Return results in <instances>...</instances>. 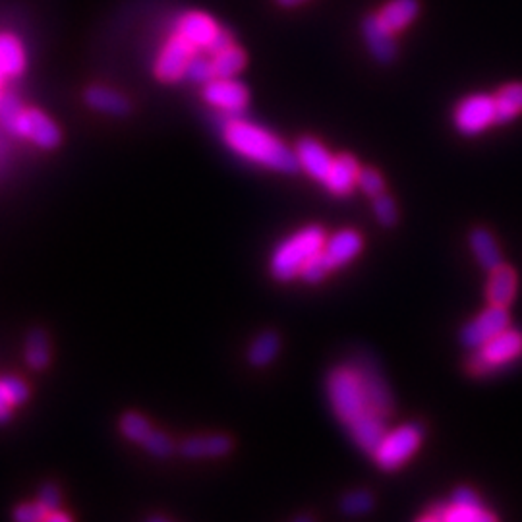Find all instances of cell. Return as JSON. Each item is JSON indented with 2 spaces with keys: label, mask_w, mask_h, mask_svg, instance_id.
Listing matches in <instances>:
<instances>
[{
  "label": "cell",
  "mask_w": 522,
  "mask_h": 522,
  "mask_svg": "<svg viewBox=\"0 0 522 522\" xmlns=\"http://www.w3.org/2000/svg\"><path fill=\"white\" fill-rule=\"evenodd\" d=\"M225 146L252 165L279 174L300 172L295 147L287 146L271 130L246 121L241 115H225L221 124Z\"/></svg>",
  "instance_id": "1"
},
{
  "label": "cell",
  "mask_w": 522,
  "mask_h": 522,
  "mask_svg": "<svg viewBox=\"0 0 522 522\" xmlns=\"http://www.w3.org/2000/svg\"><path fill=\"white\" fill-rule=\"evenodd\" d=\"M325 393H328L335 418L344 428L351 426L356 418L368 415V412H376L369 407L362 374L354 360L336 364L329 369L328 377H325Z\"/></svg>",
  "instance_id": "2"
},
{
  "label": "cell",
  "mask_w": 522,
  "mask_h": 522,
  "mask_svg": "<svg viewBox=\"0 0 522 522\" xmlns=\"http://www.w3.org/2000/svg\"><path fill=\"white\" fill-rule=\"evenodd\" d=\"M325 241H328V233L321 225H308L282 238L269 256V275L277 282L300 279L302 267L321 252Z\"/></svg>",
  "instance_id": "3"
},
{
  "label": "cell",
  "mask_w": 522,
  "mask_h": 522,
  "mask_svg": "<svg viewBox=\"0 0 522 522\" xmlns=\"http://www.w3.org/2000/svg\"><path fill=\"white\" fill-rule=\"evenodd\" d=\"M423 438H426V428L420 422H402L395 428H387L369 456L379 471L397 472L420 451Z\"/></svg>",
  "instance_id": "4"
},
{
  "label": "cell",
  "mask_w": 522,
  "mask_h": 522,
  "mask_svg": "<svg viewBox=\"0 0 522 522\" xmlns=\"http://www.w3.org/2000/svg\"><path fill=\"white\" fill-rule=\"evenodd\" d=\"M522 356V333L505 329L466 356L464 368L474 377L492 376Z\"/></svg>",
  "instance_id": "5"
},
{
  "label": "cell",
  "mask_w": 522,
  "mask_h": 522,
  "mask_svg": "<svg viewBox=\"0 0 522 522\" xmlns=\"http://www.w3.org/2000/svg\"><path fill=\"white\" fill-rule=\"evenodd\" d=\"M495 124L494 95L474 93L455 107L453 126L464 138H474Z\"/></svg>",
  "instance_id": "6"
},
{
  "label": "cell",
  "mask_w": 522,
  "mask_h": 522,
  "mask_svg": "<svg viewBox=\"0 0 522 522\" xmlns=\"http://www.w3.org/2000/svg\"><path fill=\"white\" fill-rule=\"evenodd\" d=\"M195 52L200 51L188 39H184L178 31H172L165 45L161 47L154 64L155 78L162 83L182 82L186 78V68Z\"/></svg>",
  "instance_id": "7"
},
{
  "label": "cell",
  "mask_w": 522,
  "mask_h": 522,
  "mask_svg": "<svg viewBox=\"0 0 522 522\" xmlns=\"http://www.w3.org/2000/svg\"><path fill=\"white\" fill-rule=\"evenodd\" d=\"M510 328V315L505 306H494L489 304L486 310L476 315L474 320L466 321L459 331V341L466 351H476L495 335L503 333Z\"/></svg>",
  "instance_id": "8"
},
{
  "label": "cell",
  "mask_w": 522,
  "mask_h": 522,
  "mask_svg": "<svg viewBox=\"0 0 522 522\" xmlns=\"http://www.w3.org/2000/svg\"><path fill=\"white\" fill-rule=\"evenodd\" d=\"M202 99L223 115H242L252 95L248 85L236 78H213L202 85Z\"/></svg>",
  "instance_id": "9"
},
{
  "label": "cell",
  "mask_w": 522,
  "mask_h": 522,
  "mask_svg": "<svg viewBox=\"0 0 522 522\" xmlns=\"http://www.w3.org/2000/svg\"><path fill=\"white\" fill-rule=\"evenodd\" d=\"M8 132L29 139L31 144H36L41 149H54L60 144L59 126L47 115L37 111V108H21V113L16 116Z\"/></svg>",
  "instance_id": "10"
},
{
  "label": "cell",
  "mask_w": 522,
  "mask_h": 522,
  "mask_svg": "<svg viewBox=\"0 0 522 522\" xmlns=\"http://www.w3.org/2000/svg\"><path fill=\"white\" fill-rule=\"evenodd\" d=\"M356 362L358 369L362 374V382L368 393L369 407H372L379 415L391 418L395 415V397L391 393V387L387 384V379L384 376L382 369H379L377 362L374 358H369L366 354H358L352 358Z\"/></svg>",
  "instance_id": "11"
},
{
  "label": "cell",
  "mask_w": 522,
  "mask_h": 522,
  "mask_svg": "<svg viewBox=\"0 0 522 522\" xmlns=\"http://www.w3.org/2000/svg\"><path fill=\"white\" fill-rule=\"evenodd\" d=\"M362 252L364 236L360 231H356V228H341V231L333 233L331 236H328V241H325L321 248L325 264L329 265L333 273L346 265H351Z\"/></svg>",
  "instance_id": "12"
},
{
  "label": "cell",
  "mask_w": 522,
  "mask_h": 522,
  "mask_svg": "<svg viewBox=\"0 0 522 522\" xmlns=\"http://www.w3.org/2000/svg\"><path fill=\"white\" fill-rule=\"evenodd\" d=\"M234 451V441L226 433L190 435L178 443V455L186 461L225 459Z\"/></svg>",
  "instance_id": "13"
},
{
  "label": "cell",
  "mask_w": 522,
  "mask_h": 522,
  "mask_svg": "<svg viewBox=\"0 0 522 522\" xmlns=\"http://www.w3.org/2000/svg\"><path fill=\"white\" fill-rule=\"evenodd\" d=\"M362 37L368 52L377 64L389 67L397 60L399 47L395 43V34L384 26V21L377 18V14L366 16L362 21Z\"/></svg>",
  "instance_id": "14"
},
{
  "label": "cell",
  "mask_w": 522,
  "mask_h": 522,
  "mask_svg": "<svg viewBox=\"0 0 522 522\" xmlns=\"http://www.w3.org/2000/svg\"><path fill=\"white\" fill-rule=\"evenodd\" d=\"M295 154L300 170L306 172L312 180L320 184L328 177L335 159L331 151L325 147L320 139H315L312 136H304L297 141Z\"/></svg>",
  "instance_id": "15"
},
{
  "label": "cell",
  "mask_w": 522,
  "mask_h": 522,
  "mask_svg": "<svg viewBox=\"0 0 522 522\" xmlns=\"http://www.w3.org/2000/svg\"><path fill=\"white\" fill-rule=\"evenodd\" d=\"M174 31H178L184 39H188L200 52H208L213 39L221 31V26L217 24L213 16L200 12V10H190L177 20Z\"/></svg>",
  "instance_id": "16"
},
{
  "label": "cell",
  "mask_w": 522,
  "mask_h": 522,
  "mask_svg": "<svg viewBox=\"0 0 522 522\" xmlns=\"http://www.w3.org/2000/svg\"><path fill=\"white\" fill-rule=\"evenodd\" d=\"M362 165L351 154L335 155L333 165L328 177L321 182V186L328 190L335 198H348L358 188V174Z\"/></svg>",
  "instance_id": "17"
},
{
  "label": "cell",
  "mask_w": 522,
  "mask_h": 522,
  "mask_svg": "<svg viewBox=\"0 0 522 522\" xmlns=\"http://www.w3.org/2000/svg\"><path fill=\"white\" fill-rule=\"evenodd\" d=\"M389 420L379 415V412H368V415L356 418L351 426H346V433L351 435L352 443L366 455H372L377 443L387 431Z\"/></svg>",
  "instance_id": "18"
},
{
  "label": "cell",
  "mask_w": 522,
  "mask_h": 522,
  "mask_svg": "<svg viewBox=\"0 0 522 522\" xmlns=\"http://www.w3.org/2000/svg\"><path fill=\"white\" fill-rule=\"evenodd\" d=\"M469 246L478 261V265H480L486 273L497 269L499 265H503L502 248H499L495 236L489 228L474 226L469 233Z\"/></svg>",
  "instance_id": "19"
},
{
  "label": "cell",
  "mask_w": 522,
  "mask_h": 522,
  "mask_svg": "<svg viewBox=\"0 0 522 522\" xmlns=\"http://www.w3.org/2000/svg\"><path fill=\"white\" fill-rule=\"evenodd\" d=\"M517 271L509 265H499L489 271V279L486 285V300L494 306L509 308L510 302L517 297Z\"/></svg>",
  "instance_id": "20"
},
{
  "label": "cell",
  "mask_w": 522,
  "mask_h": 522,
  "mask_svg": "<svg viewBox=\"0 0 522 522\" xmlns=\"http://www.w3.org/2000/svg\"><path fill=\"white\" fill-rule=\"evenodd\" d=\"M281 348L282 339L275 329L259 331L246 348V362L256 369L269 368L279 358Z\"/></svg>",
  "instance_id": "21"
},
{
  "label": "cell",
  "mask_w": 522,
  "mask_h": 522,
  "mask_svg": "<svg viewBox=\"0 0 522 522\" xmlns=\"http://www.w3.org/2000/svg\"><path fill=\"white\" fill-rule=\"evenodd\" d=\"M420 16V0H387L377 12V18L384 21L387 29L400 34L412 26Z\"/></svg>",
  "instance_id": "22"
},
{
  "label": "cell",
  "mask_w": 522,
  "mask_h": 522,
  "mask_svg": "<svg viewBox=\"0 0 522 522\" xmlns=\"http://www.w3.org/2000/svg\"><path fill=\"white\" fill-rule=\"evenodd\" d=\"M85 103L97 113H103L108 116H126L130 113L128 97L121 91H115L111 87L105 85H93L85 91Z\"/></svg>",
  "instance_id": "23"
},
{
  "label": "cell",
  "mask_w": 522,
  "mask_h": 522,
  "mask_svg": "<svg viewBox=\"0 0 522 522\" xmlns=\"http://www.w3.org/2000/svg\"><path fill=\"white\" fill-rule=\"evenodd\" d=\"M26 70V51L12 34H0V74L4 78H18Z\"/></svg>",
  "instance_id": "24"
},
{
  "label": "cell",
  "mask_w": 522,
  "mask_h": 522,
  "mask_svg": "<svg viewBox=\"0 0 522 522\" xmlns=\"http://www.w3.org/2000/svg\"><path fill=\"white\" fill-rule=\"evenodd\" d=\"M495 103V124L513 123L518 115H522V83H507L499 87L494 95Z\"/></svg>",
  "instance_id": "25"
},
{
  "label": "cell",
  "mask_w": 522,
  "mask_h": 522,
  "mask_svg": "<svg viewBox=\"0 0 522 522\" xmlns=\"http://www.w3.org/2000/svg\"><path fill=\"white\" fill-rule=\"evenodd\" d=\"M213 64L215 78H236L248 64V54L242 47H238L236 43L231 47H226L219 52L210 54Z\"/></svg>",
  "instance_id": "26"
},
{
  "label": "cell",
  "mask_w": 522,
  "mask_h": 522,
  "mask_svg": "<svg viewBox=\"0 0 522 522\" xmlns=\"http://www.w3.org/2000/svg\"><path fill=\"white\" fill-rule=\"evenodd\" d=\"M376 509V495L369 492V489H352V492H346L339 499V510L344 517L351 518H360L372 515Z\"/></svg>",
  "instance_id": "27"
},
{
  "label": "cell",
  "mask_w": 522,
  "mask_h": 522,
  "mask_svg": "<svg viewBox=\"0 0 522 522\" xmlns=\"http://www.w3.org/2000/svg\"><path fill=\"white\" fill-rule=\"evenodd\" d=\"M118 430H121V435L126 441L141 445L151 433V430H154V426H151V422L144 415H139L136 410H128L118 420Z\"/></svg>",
  "instance_id": "28"
},
{
  "label": "cell",
  "mask_w": 522,
  "mask_h": 522,
  "mask_svg": "<svg viewBox=\"0 0 522 522\" xmlns=\"http://www.w3.org/2000/svg\"><path fill=\"white\" fill-rule=\"evenodd\" d=\"M26 360L34 369H43L49 364L51 351H49V341H47L45 333L34 331L28 336Z\"/></svg>",
  "instance_id": "29"
},
{
  "label": "cell",
  "mask_w": 522,
  "mask_h": 522,
  "mask_svg": "<svg viewBox=\"0 0 522 522\" xmlns=\"http://www.w3.org/2000/svg\"><path fill=\"white\" fill-rule=\"evenodd\" d=\"M372 211L379 226L395 228L399 225V205L393 195H389L387 192L376 195L372 200Z\"/></svg>",
  "instance_id": "30"
},
{
  "label": "cell",
  "mask_w": 522,
  "mask_h": 522,
  "mask_svg": "<svg viewBox=\"0 0 522 522\" xmlns=\"http://www.w3.org/2000/svg\"><path fill=\"white\" fill-rule=\"evenodd\" d=\"M141 447H144L151 456H155V459H169L174 453H178V445L174 443L170 435L155 428L151 430L146 441L141 443Z\"/></svg>",
  "instance_id": "31"
},
{
  "label": "cell",
  "mask_w": 522,
  "mask_h": 522,
  "mask_svg": "<svg viewBox=\"0 0 522 522\" xmlns=\"http://www.w3.org/2000/svg\"><path fill=\"white\" fill-rule=\"evenodd\" d=\"M358 190H360L366 198L374 200L376 195L387 190L385 177L374 167H362L360 174H358Z\"/></svg>",
  "instance_id": "32"
},
{
  "label": "cell",
  "mask_w": 522,
  "mask_h": 522,
  "mask_svg": "<svg viewBox=\"0 0 522 522\" xmlns=\"http://www.w3.org/2000/svg\"><path fill=\"white\" fill-rule=\"evenodd\" d=\"M213 78H215V74H213L211 57H203V54L195 52L192 57V60H190V64H188L186 78H184V80L203 85V83H208Z\"/></svg>",
  "instance_id": "33"
},
{
  "label": "cell",
  "mask_w": 522,
  "mask_h": 522,
  "mask_svg": "<svg viewBox=\"0 0 522 522\" xmlns=\"http://www.w3.org/2000/svg\"><path fill=\"white\" fill-rule=\"evenodd\" d=\"M333 273V271L329 269V265L325 264V259L320 254H315L306 265L302 267V273H300V279L304 282H308V285H320V282H323L325 279H328L329 275Z\"/></svg>",
  "instance_id": "34"
},
{
  "label": "cell",
  "mask_w": 522,
  "mask_h": 522,
  "mask_svg": "<svg viewBox=\"0 0 522 522\" xmlns=\"http://www.w3.org/2000/svg\"><path fill=\"white\" fill-rule=\"evenodd\" d=\"M0 389H3V393L6 395V399L12 402V407H18V405H24V402L28 400V387L26 384L21 382L20 377H3L0 379Z\"/></svg>",
  "instance_id": "35"
},
{
  "label": "cell",
  "mask_w": 522,
  "mask_h": 522,
  "mask_svg": "<svg viewBox=\"0 0 522 522\" xmlns=\"http://www.w3.org/2000/svg\"><path fill=\"white\" fill-rule=\"evenodd\" d=\"M49 510L43 507L39 502L31 503V505H21L16 509L14 518L20 522H39V520H47Z\"/></svg>",
  "instance_id": "36"
},
{
  "label": "cell",
  "mask_w": 522,
  "mask_h": 522,
  "mask_svg": "<svg viewBox=\"0 0 522 522\" xmlns=\"http://www.w3.org/2000/svg\"><path fill=\"white\" fill-rule=\"evenodd\" d=\"M39 503L45 507L49 513L51 510H57L60 507V494H59L57 486H52V484L43 486L41 495H39Z\"/></svg>",
  "instance_id": "37"
},
{
  "label": "cell",
  "mask_w": 522,
  "mask_h": 522,
  "mask_svg": "<svg viewBox=\"0 0 522 522\" xmlns=\"http://www.w3.org/2000/svg\"><path fill=\"white\" fill-rule=\"evenodd\" d=\"M231 45H234V36L226 28H221L219 34H217V37L213 39L208 54H215V52H219V51L231 47Z\"/></svg>",
  "instance_id": "38"
},
{
  "label": "cell",
  "mask_w": 522,
  "mask_h": 522,
  "mask_svg": "<svg viewBox=\"0 0 522 522\" xmlns=\"http://www.w3.org/2000/svg\"><path fill=\"white\" fill-rule=\"evenodd\" d=\"M12 402L6 399V395L0 389V422H6L10 418V412H12Z\"/></svg>",
  "instance_id": "39"
},
{
  "label": "cell",
  "mask_w": 522,
  "mask_h": 522,
  "mask_svg": "<svg viewBox=\"0 0 522 522\" xmlns=\"http://www.w3.org/2000/svg\"><path fill=\"white\" fill-rule=\"evenodd\" d=\"M275 3L281 8H297V6H302V4L310 3V0H275Z\"/></svg>",
  "instance_id": "40"
},
{
  "label": "cell",
  "mask_w": 522,
  "mask_h": 522,
  "mask_svg": "<svg viewBox=\"0 0 522 522\" xmlns=\"http://www.w3.org/2000/svg\"><path fill=\"white\" fill-rule=\"evenodd\" d=\"M47 520H51V522H54V520H70V515H64V513H57V510H51V513L47 515Z\"/></svg>",
  "instance_id": "41"
},
{
  "label": "cell",
  "mask_w": 522,
  "mask_h": 522,
  "mask_svg": "<svg viewBox=\"0 0 522 522\" xmlns=\"http://www.w3.org/2000/svg\"><path fill=\"white\" fill-rule=\"evenodd\" d=\"M295 520H298V522H302V520H313V515H297Z\"/></svg>",
  "instance_id": "42"
},
{
  "label": "cell",
  "mask_w": 522,
  "mask_h": 522,
  "mask_svg": "<svg viewBox=\"0 0 522 522\" xmlns=\"http://www.w3.org/2000/svg\"><path fill=\"white\" fill-rule=\"evenodd\" d=\"M147 520H149V522H151V520H162V522H167L169 518H167L165 515H155V517H149Z\"/></svg>",
  "instance_id": "43"
},
{
  "label": "cell",
  "mask_w": 522,
  "mask_h": 522,
  "mask_svg": "<svg viewBox=\"0 0 522 522\" xmlns=\"http://www.w3.org/2000/svg\"><path fill=\"white\" fill-rule=\"evenodd\" d=\"M3 80H6V78H4L3 74H0V87H3ZM3 97H4V95H3V90H0V101H3Z\"/></svg>",
  "instance_id": "44"
}]
</instances>
